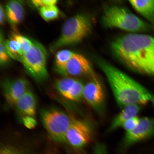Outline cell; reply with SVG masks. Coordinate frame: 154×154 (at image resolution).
Returning a JSON list of instances; mask_svg holds the SVG:
<instances>
[{
	"instance_id": "8fae6325",
	"label": "cell",
	"mask_w": 154,
	"mask_h": 154,
	"mask_svg": "<svg viewBox=\"0 0 154 154\" xmlns=\"http://www.w3.org/2000/svg\"><path fill=\"white\" fill-rule=\"evenodd\" d=\"M2 86L6 102L12 106L30 89L29 82L23 78L5 79L2 82Z\"/></svg>"
},
{
	"instance_id": "5bb4252c",
	"label": "cell",
	"mask_w": 154,
	"mask_h": 154,
	"mask_svg": "<svg viewBox=\"0 0 154 154\" xmlns=\"http://www.w3.org/2000/svg\"><path fill=\"white\" fill-rule=\"evenodd\" d=\"M141 108L137 105H131L123 107L122 110L113 119L107 132L111 133L122 128L124 123L131 118L137 116Z\"/></svg>"
},
{
	"instance_id": "d4e9b609",
	"label": "cell",
	"mask_w": 154,
	"mask_h": 154,
	"mask_svg": "<svg viewBox=\"0 0 154 154\" xmlns=\"http://www.w3.org/2000/svg\"><path fill=\"white\" fill-rule=\"evenodd\" d=\"M92 154H109L106 146L103 143L98 142L93 147Z\"/></svg>"
},
{
	"instance_id": "603a6c76",
	"label": "cell",
	"mask_w": 154,
	"mask_h": 154,
	"mask_svg": "<svg viewBox=\"0 0 154 154\" xmlns=\"http://www.w3.org/2000/svg\"><path fill=\"white\" fill-rule=\"evenodd\" d=\"M22 121L23 124L26 128L32 129L34 128L37 125V121L34 117L26 116L23 117Z\"/></svg>"
},
{
	"instance_id": "ba28073f",
	"label": "cell",
	"mask_w": 154,
	"mask_h": 154,
	"mask_svg": "<svg viewBox=\"0 0 154 154\" xmlns=\"http://www.w3.org/2000/svg\"><path fill=\"white\" fill-rule=\"evenodd\" d=\"M83 98L98 114H104L106 109L105 92L101 83L96 76L84 85Z\"/></svg>"
},
{
	"instance_id": "7a4b0ae2",
	"label": "cell",
	"mask_w": 154,
	"mask_h": 154,
	"mask_svg": "<svg viewBox=\"0 0 154 154\" xmlns=\"http://www.w3.org/2000/svg\"><path fill=\"white\" fill-rule=\"evenodd\" d=\"M99 64L108 82L117 104L122 108L131 105H145L152 95L147 89L128 75L103 60Z\"/></svg>"
},
{
	"instance_id": "d6986e66",
	"label": "cell",
	"mask_w": 154,
	"mask_h": 154,
	"mask_svg": "<svg viewBox=\"0 0 154 154\" xmlns=\"http://www.w3.org/2000/svg\"><path fill=\"white\" fill-rule=\"evenodd\" d=\"M39 11L42 18L46 21L54 20L59 15V9L55 5L40 8Z\"/></svg>"
},
{
	"instance_id": "83f0119b",
	"label": "cell",
	"mask_w": 154,
	"mask_h": 154,
	"mask_svg": "<svg viewBox=\"0 0 154 154\" xmlns=\"http://www.w3.org/2000/svg\"><path fill=\"white\" fill-rule=\"evenodd\" d=\"M150 101H151L152 103L153 104V105L154 107V95H152L151 100H150Z\"/></svg>"
},
{
	"instance_id": "52a82bcc",
	"label": "cell",
	"mask_w": 154,
	"mask_h": 154,
	"mask_svg": "<svg viewBox=\"0 0 154 154\" xmlns=\"http://www.w3.org/2000/svg\"><path fill=\"white\" fill-rule=\"evenodd\" d=\"M93 128L85 120L72 119L66 136V143L75 149L82 150L92 141Z\"/></svg>"
},
{
	"instance_id": "5b68a950",
	"label": "cell",
	"mask_w": 154,
	"mask_h": 154,
	"mask_svg": "<svg viewBox=\"0 0 154 154\" xmlns=\"http://www.w3.org/2000/svg\"><path fill=\"white\" fill-rule=\"evenodd\" d=\"M40 115L42 124L52 139L57 143H66V132L72 119L55 107L42 109Z\"/></svg>"
},
{
	"instance_id": "e0dca14e",
	"label": "cell",
	"mask_w": 154,
	"mask_h": 154,
	"mask_svg": "<svg viewBox=\"0 0 154 154\" xmlns=\"http://www.w3.org/2000/svg\"><path fill=\"white\" fill-rule=\"evenodd\" d=\"M5 45L10 57L17 60H20L23 53L18 42L14 38L11 37L9 39L5 41Z\"/></svg>"
},
{
	"instance_id": "6da1fadb",
	"label": "cell",
	"mask_w": 154,
	"mask_h": 154,
	"mask_svg": "<svg viewBox=\"0 0 154 154\" xmlns=\"http://www.w3.org/2000/svg\"><path fill=\"white\" fill-rule=\"evenodd\" d=\"M117 58L128 68L138 72L154 75V38L144 34H128L112 43Z\"/></svg>"
},
{
	"instance_id": "3957f363",
	"label": "cell",
	"mask_w": 154,
	"mask_h": 154,
	"mask_svg": "<svg viewBox=\"0 0 154 154\" xmlns=\"http://www.w3.org/2000/svg\"><path fill=\"white\" fill-rule=\"evenodd\" d=\"M106 27L120 29L134 32H146L149 25L124 8L112 6L106 9L102 17Z\"/></svg>"
},
{
	"instance_id": "9a60e30c",
	"label": "cell",
	"mask_w": 154,
	"mask_h": 154,
	"mask_svg": "<svg viewBox=\"0 0 154 154\" xmlns=\"http://www.w3.org/2000/svg\"><path fill=\"white\" fill-rule=\"evenodd\" d=\"M5 9L7 19L11 25L16 26L22 22L24 18V11L21 1H9L6 5Z\"/></svg>"
},
{
	"instance_id": "2e32d148",
	"label": "cell",
	"mask_w": 154,
	"mask_h": 154,
	"mask_svg": "<svg viewBox=\"0 0 154 154\" xmlns=\"http://www.w3.org/2000/svg\"><path fill=\"white\" fill-rule=\"evenodd\" d=\"M130 3L140 15L152 23L154 22V0H131Z\"/></svg>"
},
{
	"instance_id": "4fadbf2b",
	"label": "cell",
	"mask_w": 154,
	"mask_h": 154,
	"mask_svg": "<svg viewBox=\"0 0 154 154\" xmlns=\"http://www.w3.org/2000/svg\"><path fill=\"white\" fill-rule=\"evenodd\" d=\"M36 96L30 89L21 96L14 105L17 111L23 117H34L36 113Z\"/></svg>"
},
{
	"instance_id": "44dd1931",
	"label": "cell",
	"mask_w": 154,
	"mask_h": 154,
	"mask_svg": "<svg viewBox=\"0 0 154 154\" xmlns=\"http://www.w3.org/2000/svg\"><path fill=\"white\" fill-rule=\"evenodd\" d=\"M9 57L6 49L3 34L1 31L0 36V63L1 66H4L9 62Z\"/></svg>"
},
{
	"instance_id": "277c9868",
	"label": "cell",
	"mask_w": 154,
	"mask_h": 154,
	"mask_svg": "<svg viewBox=\"0 0 154 154\" xmlns=\"http://www.w3.org/2000/svg\"><path fill=\"white\" fill-rule=\"evenodd\" d=\"M91 20L84 14H77L63 23L60 36L53 45V49L80 43L91 32Z\"/></svg>"
},
{
	"instance_id": "4316f807",
	"label": "cell",
	"mask_w": 154,
	"mask_h": 154,
	"mask_svg": "<svg viewBox=\"0 0 154 154\" xmlns=\"http://www.w3.org/2000/svg\"><path fill=\"white\" fill-rule=\"evenodd\" d=\"M2 5L0 6V23L1 25L4 23L5 20V13Z\"/></svg>"
},
{
	"instance_id": "7c38bea8",
	"label": "cell",
	"mask_w": 154,
	"mask_h": 154,
	"mask_svg": "<svg viewBox=\"0 0 154 154\" xmlns=\"http://www.w3.org/2000/svg\"><path fill=\"white\" fill-rule=\"evenodd\" d=\"M55 86L60 94L69 100L79 101L83 98L84 85L79 80L66 77L56 81Z\"/></svg>"
},
{
	"instance_id": "8992f818",
	"label": "cell",
	"mask_w": 154,
	"mask_h": 154,
	"mask_svg": "<svg viewBox=\"0 0 154 154\" xmlns=\"http://www.w3.org/2000/svg\"><path fill=\"white\" fill-rule=\"evenodd\" d=\"M47 52L41 44L33 40V45L23 54L20 60L29 74L38 82H43L48 77L46 67Z\"/></svg>"
},
{
	"instance_id": "ffe728a7",
	"label": "cell",
	"mask_w": 154,
	"mask_h": 154,
	"mask_svg": "<svg viewBox=\"0 0 154 154\" xmlns=\"http://www.w3.org/2000/svg\"><path fill=\"white\" fill-rule=\"evenodd\" d=\"M11 37L18 42L23 54L28 51L33 45V40H31L20 34L13 33L11 35Z\"/></svg>"
},
{
	"instance_id": "484cf974",
	"label": "cell",
	"mask_w": 154,
	"mask_h": 154,
	"mask_svg": "<svg viewBox=\"0 0 154 154\" xmlns=\"http://www.w3.org/2000/svg\"><path fill=\"white\" fill-rule=\"evenodd\" d=\"M0 154H23L18 150L9 146H3L1 148Z\"/></svg>"
},
{
	"instance_id": "30bf717a",
	"label": "cell",
	"mask_w": 154,
	"mask_h": 154,
	"mask_svg": "<svg viewBox=\"0 0 154 154\" xmlns=\"http://www.w3.org/2000/svg\"><path fill=\"white\" fill-rule=\"evenodd\" d=\"M59 73L65 76L88 75L91 78L95 76L89 60L83 55L75 53Z\"/></svg>"
},
{
	"instance_id": "7402d4cb",
	"label": "cell",
	"mask_w": 154,
	"mask_h": 154,
	"mask_svg": "<svg viewBox=\"0 0 154 154\" xmlns=\"http://www.w3.org/2000/svg\"><path fill=\"white\" fill-rule=\"evenodd\" d=\"M140 118L137 116L131 118L123 125L122 128L125 130L126 132L131 131L137 126L139 124Z\"/></svg>"
},
{
	"instance_id": "9c48e42d",
	"label": "cell",
	"mask_w": 154,
	"mask_h": 154,
	"mask_svg": "<svg viewBox=\"0 0 154 154\" xmlns=\"http://www.w3.org/2000/svg\"><path fill=\"white\" fill-rule=\"evenodd\" d=\"M154 134V118L143 117L140 119L137 126L133 130L126 132L122 143L126 149L134 144L151 137Z\"/></svg>"
},
{
	"instance_id": "ac0fdd59",
	"label": "cell",
	"mask_w": 154,
	"mask_h": 154,
	"mask_svg": "<svg viewBox=\"0 0 154 154\" xmlns=\"http://www.w3.org/2000/svg\"><path fill=\"white\" fill-rule=\"evenodd\" d=\"M74 53L67 49L61 50L58 52L55 59V67L58 72L62 70Z\"/></svg>"
},
{
	"instance_id": "f1b7e54d",
	"label": "cell",
	"mask_w": 154,
	"mask_h": 154,
	"mask_svg": "<svg viewBox=\"0 0 154 154\" xmlns=\"http://www.w3.org/2000/svg\"></svg>"
},
{
	"instance_id": "cb8c5ba5",
	"label": "cell",
	"mask_w": 154,
	"mask_h": 154,
	"mask_svg": "<svg viewBox=\"0 0 154 154\" xmlns=\"http://www.w3.org/2000/svg\"><path fill=\"white\" fill-rule=\"evenodd\" d=\"M57 1L56 0H33L31 2L34 6L39 8L55 5Z\"/></svg>"
}]
</instances>
